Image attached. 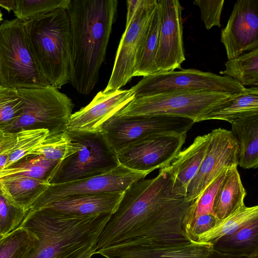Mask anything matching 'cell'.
I'll list each match as a JSON object with an SVG mask.
<instances>
[{
  "label": "cell",
  "instance_id": "cell-1",
  "mask_svg": "<svg viewBox=\"0 0 258 258\" xmlns=\"http://www.w3.org/2000/svg\"><path fill=\"white\" fill-rule=\"evenodd\" d=\"M191 202L175 191L166 168L153 178L134 182L124 191L102 229L96 251L118 244L163 245L191 241L183 221Z\"/></svg>",
  "mask_w": 258,
  "mask_h": 258
},
{
  "label": "cell",
  "instance_id": "cell-2",
  "mask_svg": "<svg viewBox=\"0 0 258 258\" xmlns=\"http://www.w3.org/2000/svg\"><path fill=\"white\" fill-rule=\"evenodd\" d=\"M118 3L117 0H70L67 9L72 39L69 82L80 94H89L98 82Z\"/></svg>",
  "mask_w": 258,
  "mask_h": 258
},
{
  "label": "cell",
  "instance_id": "cell-3",
  "mask_svg": "<svg viewBox=\"0 0 258 258\" xmlns=\"http://www.w3.org/2000/svg\"><path fill=\"white\" fill-rule=\"evenodd\" d=\"M112 214L79 216L48 208L29 210L20 225L33 232L38 242L27 258H77L96 246Z\"/></svg>",
  "mask_w": 258,
  "mask_h": 258
},
{
  "label": "cell",
  "instance_id": "cell-4",
  "mask_svg": "<svg viewBox=\"0 0 258 258\" xmlns=\"http://www.w3.org/2000/svg\"><path fill=\"white\" fill-rule=\"evenodd\" d=\"M30 49L49 85L58 89L70 81L72 56L70 21L60 8L25 22Z\"/></svg>",
  "mask_w": 258,
  "mask_h": 258
},
{
  "label": "cell",
  "instance_id": "cell-5",
  "mask_svg": "<svg viewBox=\"0 0 258 258\" xmlns=\"http://www.w3.org/2000/svg\"><path fill=\"white\" fill-rule=\"evenodd\" d=\"M0 86L18 90L50 86L31 52L24 23L17 18L0 25Z\"/></svg>",
  "mask_w": 258,
  "mask_h": 258
},
{
  "label": "cell",
  "instance_id": "cell-6",
  "mask_svg": "<svg viewBox=\"0 0 258 258\" xmlns=\"http://www.w3.org/2000/svg\"><path fill=\"white\" fill-rule=\"evenodd\" d=\"M68 132L79 143L81 149L56 164L45 179L48 183H63L98 176L120 165L117 153L102 132Z\"/></svg>",
  "mask_w": 258,
  "mask_h": 258
},
{
  "label": "cell",
  "instance_id": "cell-7",
  "mask_svg": "<svg viewBox=\"0 0 258 258\" xmlns=\"http://www.w3.org/2000/svg\"><path fill=\"white\" fill-rule=\"evenodd\" d=\"M18 91L23 101V111L5 130L15 132L21 128H44L49 135L66 131L74 106L67 95L51 86Z\"/></svg>",
  "mask_w": 258,
  "mask_h": 258
},
{
  "label": "cell",
  "instance_id": "cell-8",
  "mask_svg": "<svg viewBox=\"0 0 258 258\" xmlns=\"http://www.w3.org/2000/svg\"><path fill=\"white\" fill-rule=\"evenodd\" d=\"M245 88L228 76L190 69L158 72L144 77L131 89L135 98H138L180 91L233 95Z\"/></svg>",
  "mask_w": 258,
  "mask_h": 258
},
{
  "label": "cell",
  "instance_id": "cell-9",
  "mask_svg": "<svg viewBox=\"0 0 258 258\" xmlns=\"http://www.w3.org/2000/svg\"><path fill=\"white\" fill-rule=\"evenodd\" d=\"M232 94L172 92L135 98L115 115L120 117L171 116L197 119Z\"/></svg>",
  "mask_w": 258,
  "mask_h": 258
},
{
  "label": "cell",
  "instance_id": "cell-10",
  "mask_svg": "<svg viewBox=\"0 0 258 258\" xmlns=\"http://www.w3.org/2000/svg\"><path fill=\"white\" fill-rule=\"evenodd\" d=\"M119 165L102 174L71 182L42 186L27 202L25 211L41 209L63 198L77 195L123 192L148 175Z\"/></svg>",
  "mask_w": 258,
  "mask_h": 258
},
{
  "label": "cell",
  "instance_id": "cell-11",
  "mask_svg": "<svg viewBox=\"0 0 258 258\" xmlns=\"http://www.w3.org/2000/svg\"><path fill=\"white\" fill-rule=\"evenodd\" d=\"M195 123L189 118L171 116H127L114 115L103 126L102 132L117 153L149 136L163 133L186 134Z\"/></svg>",
  "mask_w": 258,
  "mask_h": 258
},
{
  "label": "cell",
  "instance_id": "cell-12",
  "mask_svg": "<svg viewBox=\"0 0 258 258\" xmlns=\"http://www.w3.org/2000/svg\"><path fill=\"white\" fill-rule=\"evenodd\" d=\"M186 134L163 133L142 139L117 153L119 164L149 174L168 167L184 144Z\"/></svg>",
  "mask_w": 258,
  "mask_h": 258
},
{
  "label": "cell",
  "instance_id": "cell-13",
  "mask_svg": "<svg viewBox=\"0 0 258 258\" xmlns=\"http://www.w3.org/2000/svg\"><path fill=\"white\" fill-rule=\"evenodd\" d=\"M157 5V0H140L133 18L125 26L110 79L103 91L120 89L134 77L137 53Z\"/></svg>",
  "mask_w": 258,
  "mask_h": 258
},
{
  "label": "cell",
  "instance_id": "cell-14",
  "mask_svg": "<svg viewBox=\"0 0 258 258\" xmlns=\"http://www.w3.org/2000/svg\"><path fill=\"white\" fill-rule=\"evenodd\" d=\"M210 135L206 154L187 187L189 201L196 199L223 170L238 165V144L231 131L218 128Z\"/></svg>",
  "mask_w": 258,
  "mask_h": 258
},
{
  "label": "cell",
  "instance_id": "cell-15",
  "mask_svg": "<svg viewBox=\"0 0 258 258\" xmlns=\"http://www.w3.org/2000/svg\"><path fill=\"white\" fill-rule=\"evenodd\" d=\"M160 26L156 64L158 72L180 69L185 60L181 7L178 0H157Z\"/></svg>",
  "mask_w": 258,
  "mask_h": 258
},
{
  "label": "cell",
  "instance_id": "cell-16",
  "mask_svg": "<svg viewBox=\"0 0 258 258\" xmlns=\"http://www.w3.org/2000/svg\"><path fill=\"white\" fill-rule=\"evenodd\" d=\"M221 41L228 59L258 48V0H238L234 4Z\"/></svg>",
  "mask_w": 258,
  "mask_h": 258
},
{
  "label": "cell",
  "instance_id": "cell-17",
  "mask_svg": "<svg viewBox=\"0 0 258 258\" xmlns=\"http://www.w3.org/2000/svg\"><path fill=\"white\" fill-rule=\"evenodd\" d=\"M134 98L131 89L101 91L89 104L71 115L66 131L79 133L101 132L105 123Z\"/></svg>",
  "mask_w": 258,
  "mask_h": 258
},
{
  "label": "cell",
  "instance_id": "cell-18",
  "mask_svg": "<svg viewBox=\"0 0 258 258\" xmlns=\"http://www.w3.org/2000/svg\"><path fill=\"white\" fill-rule=\"evenodd\" d=\"M213 244L195 241L163 245H116L98 250L105 258L130 256L137 258H210Z\"/></svg>",
  "mask_w": 258,
  "mask_h": 258
},
{
  "label": "cell",
  "instance_id": "cell-19",
  "mask_svg": "<svg viewBox=\"0 0 258 258\" xmlns=\"http://www.w3.org/2000/svg\"><path fill=\"white\" fill-rule=\"evenodd\" d=\"M210 133L197 137L187 148L181 151L167 167L173 180V188L180 195H187L189 182L199 171L206 154Z\"/></svg>",
  "mask_w": 258,
  "mask_h": 258
},
{
  "label": "cell",
  "instance_id": "cell-20",
  "mask_svg": "<svg viewBox=\"0 0 258 258\" xmlns=\"http://www.w3.org/2000/svg\"><path fill=\"white\" fill-rule=\"evenodd\" d=\"M123 192L70 196L53 202L42 209L48 208L60 213L79 216L113 214L121 199Z\"/></svg>",
  "mask_w": 258,
  "mask_h": 258
},
{
  "label": "cell",
  "instance_id": "cell-21",
  "mask_svg": "<svg viewBox=\"0 0 258 258\" xmlns=\"http://www.w3.org/2000/svg\"><path fill=\"white\" fill-rule=\"evenodd\" d=\"M258 113V87L245 88L217 103L199 117L196 122L222 120L230 123L251 114Z\"/></svg>",
  "mask_w": 258,
  "mask_h": 258
},
{
  "label": "cell",
  "instance_id": "cell-22",
  "mask_svg": "<svg viewBox=\"0 0 258 258\" xmlns=\"http://www.w3.org/2000/svg\"><path fill=\"white\" fill-rule=\"evenodd\" d=\"M213 244V252L233 257L258 255V218L243 225Z\"/></svg>",
  "mask_w": 258,
  "mask_h": 258
},
{
  "label": "cell",
  "instance_id": "cell-23",
  "mask_svg": "<svg viewBox=\"0 0 258 258\" xmlns=\"http://www.w3.org/2000/svg\"><path fill=\"white\" fill-rule=\"evenodd\" d=\"M231 132L239 147L238 165L244 169L258 166V113L238 118L230 123Z\"/></svg>",
  "mask_w": 258,
  "mask_h": 258
},
{
  "label": "cell",
  "instance_id": "cell-24",
  "mask_svg": "<svg viewBox=\"0 0 258 258\" xmlns=\"http://www.w3.org/2000/svg\"><path fill=\"white\" fill-rule=\"evenodd\" d=\"M246 195L237 166L228 168L213 203V211L217 218L222 219L244 205Z\"/></svg>",
  "mask_w": 258,
  "mask_h": 258
},
{
  "label": "cell",
  "instance_id": "cell-25",
  "mask_svg": "<svg viewBox=\"0 0 258 258\" xmlns=\"http://www.w3.org/2000/svg\"><path fill=\"white\" fill-rule=\"evenodd\" d=\"M46 183L45 179L21 175L4 176L0 178V196L8 206L24 212L28 201Z\"/></svg>",
  "mask_w": 258,
  "mask_h": 258
},
{
  "label": "cell",
  "instance_id": "cell-26",
  "mask_svg": "<svg viewBox=\"0 0 258 258\" xmlns=\"http://www.w3.org/2000/svg\"><path fill=\"white\" fill-rule=\"evenodd\" d=\"M160 16L158 5L148 24L137 53L134 77L150 76L158 73L156 64Z\"/></svg>",
  "mask_w": 258,
  "mask_h": 258
},
{
  "label": "cell",
  "instance_id": "cell-27",
  "mask_svg": "<svg viewBox=\"0 0 258 258\" xmlns=\"http://www.w3.org/2000/svg\"><path fill=\"white\" fill-rule=\"evenodd\" d=\"M258 218V206L238 208L222 219H217L215 225L207 232L198 235L195 241L213 244L220 238L230 235L245 224Z\"/></svg>",
  "mask_w": 258,
  "mask_h": 258
},
{
  "label": "cell",
  "instance_id": "cell-28",
  "mask_svg": "<svg viewBox=\"0 0 258 258\" xmlns=\"http://www.w3.org/2000/svg\"><path fill=\"white\" fill-rule=\"evenodd\" d=\"M221 75L231 77L244 87H258V48L229 59Z\"/></svg>",
  "mask_w": 258,
  "mask_h": 258
},
{
  "label": "cell",
  "instance_id": "cell-29",
  "mask_svg": "<svg viewBox=\"0 0 258 258\" xmlns=\"http://www.w3.org/2000/svg\"><path fill=\"white\" fill-rule=\"evenodd\" d=\"M81 149L79 142L73 140L67 131L49 135L29 155L42 156L48 160L59 162Z\"/></svg>",
  "mask_w": 258,
  "mask_h": 258
},
{
  "label": "cell",
  "instance_id": "cell-30",
  "mask_svg": "<svg viewBox=\"0 0 258 258\" xmlns=\"http://www.w3.org/2000/svg\"><path fill=\"white\" fill-rule=\"evenodd\" d=\"M38 240L35 234L20 225L0 240V258H27Z\"/></svg>",
  "mask_w": 258,
  "mask_h": 258
},
{
  "label": "cell",
  "instance_id": "cell-31",
  "mask_svg": "<svg viewBox=\"0 0 258 258\" xmlns=\"http://www.w3.org/2000/svg\"><path fill=\"white\" fill-rule=\"evenodd\" d=\"M15 132V145L9 155L4 169L14 165L21 159L29 156L49 135V130L44 128H21Z\"/></svg>",
  "mask_w": 258,
  "mask_h": 258
},
{
  "label": "cell",
  "instance_id": "cell-32",
  "mask_svg": "<svg viewBox=\"0 0 258 258\" xmlns=\"http://www.w3.org/2000/svg\"><path fill=\"white\" fill-rule=\"evenodd\" d=\"M70 0H16L13 12L16 18L25 22L34 17L58 9H67Z\"/></svg>",
  "mask_w": 258,
  "mask_h": 258
},
{
  "label": "cell",
  "instance_id": "cell-33",
  "mask_svg": "<svg viewBox=\"0 0 258 258\" xmlns=\"http://www.w3.org/2000/svg\"><path fill=\"white\" fill-rule=\"evenodd\" d=\"M57 163L42 156H36L30 160L1 170L0 178L11 175H21L39 179H45L44 176L46 174L48 176Z\"/></svg>",
  "mask_w": 258,
  "mask_h": 258
},
{
  "label": "cell",
  "instance_id": "cell-34",
  "mask_svg": "<svg viewBox=\"0 0 258 258\" xmlns=\"http://www.w3.org/2000/svg\"><path fill=\"white\" fill-rule=\"evenodd\" d=\"M24 107L18 90L0 86V129L5 130L16 120Z\"/></svg>",
  "mask_w": 258,
  "mask_h": 258
},
{
  "label": "cell",
  "instance_id": "cell-35",
  "mask_svg": "<svg viewBox=\"0 0 258 258\" xmlns=\"http://www.w3.org/2000/svg\"><path fill=\"white\" fill-rule=\"evenodd\" d=\"M224 0H196L193 2L201 11V19L206 29L214 26L221 27V16Z\"/></svg>",
  "mask_w": 258,
  "mask_h": 258
},
{
  "label": "cell",
  "instance_id": "cell-36",
  "mask_svg": "<svg viewBox=\"0 0 258 258\" xmlns=\"http://www.w3.org/2000/svg\"><path fill=\"white\" fill-rule=\"evenodd\" d=\"M26 213L8 206L0 196V231L7 235L17 228L22 222Z\"/></svg>",
  "mask_w": 258,
  "mask_h": 258
},
{
  "label": "cell",
  "instance_id": "cell-37",
  "mask_svg": "<svg viewBox=\"0 0 258 258\" xmlns=\"http://www.w3.org/2000/svg\"><path fill=\"white\" fill-rule=\"evenodd\" d=\"M217 218L213 214H207L196 218L185 231V234L190 241L212 228L216 224Z\"/></svg>",
  "mask_w": 258,
  "mask_h": 258
},
{
  "label": "cell",
  "instance_id": "cell-38",
  "mask_svg": "<svg viewBox=\"0 0 258 258\" xmlns=\"http://www.w3.org/2000/svg\"><path fill=\"white\" fill-rule=\"evenodd\" d=\"M16 132L0 129V155L10 152L15 145Z\"/></svg>",
  "mask_w": 258,
  "mask_h": 258
},
{
  "label": "cell",
  "instance_id": "cell-39",
  "mask_svg": "<svg viewBox=\"0 0 258 258\" xmlns=\"http://www.w3.org/2000/svg\"><path fill=\"white\" fill-rule=\"evenodd\" d=\"M140 0H128L127 3V15L126 25L127 26L133 18L138 8Z\"/></svg>",
  "mask_w": 258,
  "mask_h": 258
},
{
  "label": "cell",
  "instance_id": "cell-40",
  "mask_svg": "<svg viewBox=\"0 0 258 258\" xmlns=\"http://www.w3.org/2000/svg\"><path fill=\"white\" fill-rule=\"evenodd\" d=\"M16 6V0H0V7L5 9L8 12L14 11Z\"/></svg>",
  "mask_w": 258,
  "mask_h": 258
},
{
  "label": "cell",
  "instance_id": "cell-41",
  "mask_svg": "<svg viewBox=\"0 0 258 258\" xmlns=\"http://www.w3.org/2000/svg\"><path fill=\"white\" fill-rule=\"evenodd\" d=\"M10 152H7L0 155V171L5 168Z\"/></svg>",
  "mask_w": 258,
  "mask_h": 258
},
{
  "label": "cell",
  "instance_id": "cell-42",
  "mask_svg": "<svg viewBox=\"0 0 258 258\" xmlns=\"http://www.w3.org/2000/svg\"><path fill=\"white\" fill-rule=\"evenodd\" d=\"M96 252V246H94L85 253L79 256L77 258H91L94 254H95Z\"/></svg>",
  "mask_w": 258,
  "mask_h": 258
},
{
  "label": "cell",
  "instance_id": "cell-43",
  "mask_svg": "<svg viewBox=\"0 0 258 258\" xmlns=\"http://www.w3.org/2000/svg\"><path fill=\"white\" fill-rule=\"evenodd\" d=\"M210 258H248L246 257H233L220 255L212 251Z\"/></svg>",
  "mask_w": 258,
  "mask_h": 258
},
{
  "label": "cell",
  "instance_id": "cell-44",
  "mask_svg": "<svg viewBox=\"0 0 258 258\" xmlns=\"http://www.w3.org/2000/svg\"><path fill=\"white\" fill-rule=\"evenodd\" d=\"M117 258H137V257L130 256H121V257H117Z\"/></svg>",
  "mask_w": 258,
  "mask_h": 258
},
{
  "label": "cell",
  "instance_id": "cell-45",
  "mask_svg": "<svg viewBox=\"0 0 258 258\" xmlns=\"http://www.w3.org/2000/svg\"><path fill=\"white\" fill-rule=\"evenodd\" d=\"M3 14L0 10V23L1 22L3 21Z\"/></svg>",
  "mask_w": 258,
  "mask_h": 258
},
{
  "label": "cell",
  "instance_id": "cell-46",
  "mask_svg": "<svg viewBox=\"0 0 258 258\" xmlns=\"http://www.w3.org/2000/svg\"><path fill=\"white\" fill-rule=\"evenodd\" d=\"M7 235H3V234H2L1 233V231H0V240L1 239H2L4 237H5Z\"/></svg>",
  "mask_w": 258,
  "mask_h": 258
},
{
  "label": "cell",
  "instance_id": "cell-47",
  "mask_svg": "<svg viewBox=\"0 0 258 258\" xmlns=\"http://www.w3.org/2000/svg\"><path fill=\"white\" fill-rule=\"evenodd\" d=\"M248 258H258V255H255Z\"/></svg>",
  "mask_w": 258,
  "mask_h": 258
}]
</instances>
